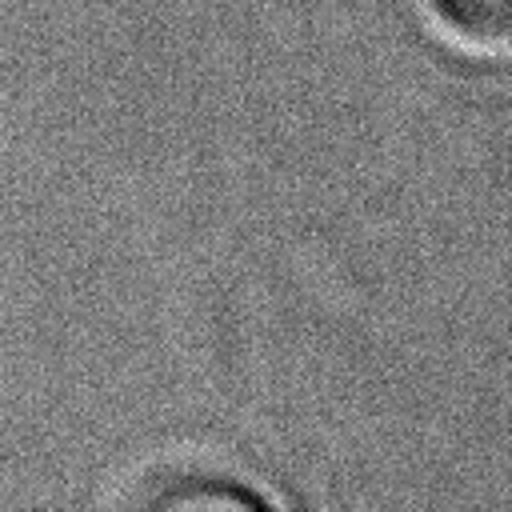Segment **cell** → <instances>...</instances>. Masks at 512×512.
<instances>
[{
    "mask_svg": "<svg viewBox=\"0 0 512 512\" xmlns=\"http://www.w3.org/2000/svg\"><path fill=\"white\" fill-rule=\"evenodd\" d=\"M444 28L476 48L500 52L512 28V0H432Z\"/></svg>",
    "mask_w": 512,
    "mask_h": 512,
    "instance_id": "1",
    "label": "cell"
}]
</instances>
